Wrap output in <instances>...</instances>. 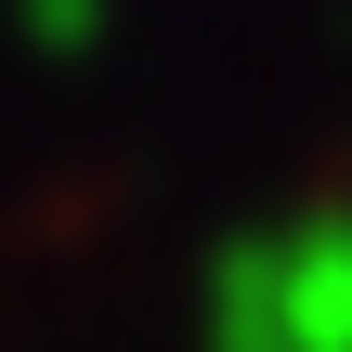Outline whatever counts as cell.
<instances>
[{"label": "cell", "mask_w": 352, "mask_h": 352, "mask_svg": "<svg viewBox=\"0 0 352 352\" xmlns=\"http://www.w3.org/2000/svg\"><path fill=\"white\" fill-rule=\"evenodd\" d=\"M274 248V314H287V352H352V209H314Z\"/></svg>", "instance_id": "6da1fadb"}, {"label": "cell", "mask_w": 352, "mask_h": 352, "mask_svg": "<svg viewBox=\"0 0 352 352\" xmlns=\"http://www.w3.org/2000/svg\"><path fill=\"white\" fill-rule=\"evenodd\" d=\"M209 352H287V314H274V248L235 235L209 261Z\"/></svg>", "instance_id": "7a4b0ae2"}, {"label": "cell", "mask_w": 352, "mask_h": 352, "mask_svg": "<svg viewBox=\"0 0 352 352\" xmlns=\"http://www.w3.org/2000/svg\"><path fill=\"white\" fill-rule=\"evenodd\" d=\"M104 39V0H26V52H91Z\"/></svg>", "instance_id": "3957f363"}]
</instances>
